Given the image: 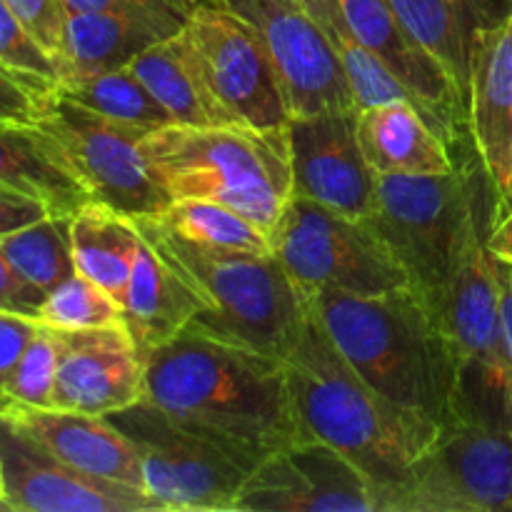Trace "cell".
Listing matches in <instances>:
<instances>
[{
  "label": "cell",
  "instance_id": "30bf717a",
  "mask_svg": "<svg viewBox=\"0 0 512 512\" xmlns=\"http://www.w3.org/2000/svg\"><path fill=\"white\" fill-rule=\"evenodd\" d=\"M53 135L80 183L95 203L110 205L128 218H155L170 205L145 160L140 138L148 128L105 118L53 90L38 120Z\"/></svg>",
  "mask_w": 512,
  "mask_h": 512
},
{
  "label": "cell",
  "instance_id": "d6986e66",
  "mask_svg": "<svg viewBox=\"0 0 512 512\" xmlns=\"http://www.w3.org/2000/svg\"><path fill=\"white\" fill-rule=\"evenodd\" d=\"M33 435L70 468L93 478L113 480L143 490V468L135 445L105 415L70 413L58 408L8 405L0 410ZM145 493V490H143Z\"/></svg>",
  "mask_w": 512,
  "mask_h": 512
},
{
  "label": "cell",
  "instance_id": "9a60e30c",
  "mask_svg": "<svg viewBox=\"0 0 512 512\" xmlns=\"http://www.w3.org/2000/svg\"><path fill=\"white\" fill-rule=\"evenodd\" d=\"M293 195L365 220L375 203V173L358 143V110L290 118Z\"/></svg>",
  "mask_w": 512,
  "mask_h": 512
},
{
  "label": "cell",
  "instance_id": "f546056e",
  "mask_svg": "<svg viewBox=\"0 0 512 512\" xmlns=\"http://www.w3.org/2000/svg\"><path fill=\"white\" fill-rule=\"evenodd\" d=\"M35 320L58 330L108 328L125 323L123 305L80 273L70 275L45 295Z\"/></svg>",
  "mask_w": 512,
  "mask_h": 512
},
{
  "label": "cell",
  "instance_id": "7bdbcfd3",
  "mask_svg": "<svg viewBox=\"0 0 512 512\" xmlns=\"http://www.w3.org/2000/svg\"><path fill=\"white\" fill-rule=\"evenodd\" d=\"M185 3H188L190 8H195V5H200V3H208V0H185Z\"/></svg>",
  "mask_w": 512,
  "mask_h": 512
},
{
  "label": "cell",
  "instance_id": "6da1fadb",
  "mask_svg": "<svg viewBox=\"0 0 512 512\" xmlns=\"http://www.w3.org/2000/svg\"><path fill=\"white\" fill-rule=\"evenodd\" d=\"M143 363L150 403L250 463L300 440L285 363L275 355L183 328Z\"/></svg>",
  "mask_w": 512,
  "mask_h": 512
},
{
  "label": "cell",
  "instance_id": "d590c367",
  "mask_svg": "<svg viewBox=\"0 0 512 512\" xmlns=\"http://www.w3.org/2000/svg\"><path fill=\"white\" fill-rule=\"evenodd\" d=\"M38 325V320L28 318V315L0 310V410L5 408V380H8L10 370L15 368Z\"/></svg>",
  "mask_w": 512,
  "mask_h": 512
},
{
  "label": "cell",
  "instance_id": "8fae6325",
  "mask_svg": "<svg viewBox=\"0 0 512 512\" xmlns=\"http://www.w3.org/2000/svg\"><path fill=\"white\" fill-rule=\"evenodd\" d=\"M243 18L268 50L290 118L355 108L343 63L323 25L293 0H213Z\"/></svg>",
  "mask_w": 512,
  "mask_h": 512
},
{
  "label": "cell",
  "instance_id": "8992f818",
  "mask_svg": "<svg viewBox=\"0 0 512 512\" xmlns=\"http://www.w3.org/2000/svg\"><path fill=\"white\" fill-rule=\"evenodd\" d=\"M365 220L435 310L465 245L480 230L473 175L458 168L443 175H375V203Z\"/></svg>",
  "mask_w": 512,
  "mask_h": 512
},
{
  "label": "cell",
  "instance_id": "ee69618b",
  "mask_svg": "<svg viewBox=\"0 0 512 512\" xmlns=\"http://www.w3.org/2000/svg\"><path fill=\"white\" fill-rule=\"evenodd\" d=\"M293 3H298V5H300V8H308V5H310V3H313V0H293Z\"/></svg>",
  "mask_w": 512,
  "mask_h": 512
},
{
  "label": "cell",
  "instance_id": "4fadbf2b",
  "mask_svg": "<svg viewBox=\"0 0 512 512\" xmlns=\"http://www.w3.org/2000/svg\"><path fill=\"white\" fill-rule=\"evenodd\" d=\"M240 512H378L368 475L333 445L295 440L260 460L240 488Z\"/></svg>",
  "mask_w": 512,
  "mask_h": 512
},
{
  "label": "cell",
  "instance_id": "74e56055",
  "mask_svg": "<svg viewBox=\"0 0 512 512\" xmlns=\"http://www.w3.org/2000/svg\"><path fill=\"white\" fill-rule=\"evenodd\" d=\"M45 215H50L48 205L0 185V238L45 218Z\"/></svg>",
  "mask_w": 512,
  "mask_h": 512
},
{
  "label": "cell",
  "instance_id": "3957f363",
  "mask_svg": "<svg viewBox=\"0 0 512 512\" xmlns=\"http://www.w3.org/2000/svg\"><path fill=\"white\" fill-rule=\"evenodd\" d=\"M360 378L400 408L445 425L463 415L460 365L438 313L413 285L383 295H305Z\"/></svg>",
  "mask_w": 512,
  "mask_h": 512
},
{
  "label": "cell",
  "instance_id": "8d00e7d4",
  "mask_svg": "<svg viewBox=\"0 0 512 512\" xmlns=\"http://www.w3.org/2000/svg\"><path fill=\"white\" fill-rule=\"evenodd\" d=\"M45 293L25 283L13 265L8 263L5 253L0 250V310H10V313L28 315V318H38V310L43 305Z\"/></svg>",
  "mask_w": 512,
  "mask_h": 512
},
{
  "label": "cell",
  "instance_id": "ba28073f",
  "mask_svg": "<svg viewBox=\"0 0 512 512\" xmlns=\"http://www.w3.org/2000/svg\"><path fill=\"white\" fill-rule=\"evenodd\" d=\"M135 445L143 490L160 512L235 510L255 463L228 445L185 428L148 398L105 415Z\"/></svg>",
  "mask_w": 512,
  "mask_h": 512
},
{
  "label": "cell",
  "instance_id": "d4e9b609",
  "mask_svg": "<svg viewBox=\"0 0 512 512\" xmlns=\"http://www.w3.org/2000/svg\"><path fill=\"white\" fill-rule=\"evenodd\" d=\"M70 240L75 270L123 305L125 285L143 240L135 220L90 200L70 215Z\"/></svg>",
  "mask_w": 512,
  "mask_h": 512
},
{
  "label": "cell",
  "instance_id": "e575fe53",
  "mask_svg": "<svg viewBox=\"0 0 512 512\" xmlns=\"http://www.w3.org/2000/svg\"><path fill=\"white\" fill-rule=\"evenodd\" d=\"M68 13H128L170 18L188 23L190 5L185 0H63Z\"/></svg>",
  "mask_w": 512,
  "mask_h": 512
},
{
  "label": "cell",
  "instance_id": "7402d4cb",
  "mask_svg": "<svg viewBox=\"0 0 512 512\" xmlns=\"http://www.w3.org/2000/svg\"><path fill=\"white\" fill-rule=\"evenodd\" d=\"M0 185L40 200L55 215H73L90 203L68 155L40 125L0 120Z\"/></svg>",
  "mask_w": 512,
  "mask_h": 512
},
{
  "label": "cell",
  "instance_id": "60d3db41",
  "mask_svg": "<svg viewBox=\"0 0 512 512\" xmlns=\"http://www.w3.org/2000/svg\"><path fill=\"white\" fill-rule=\"evenodd\" d=\"M510 210H512V183H510L508 193H505V198L500 200V203L493 205V223H495V220L503 218L505 213H510Z\"/></svg>",
  "mask_w": 512,
  "mask_h": 512
},
{
  "label": "cell",
  "instance_id": "cb8c5ba5",
  "mask_svg": "<svg viewBox=\"0 0 512 512\" xmlns=\"http://www.w3.org/2000/svg\"><path fill=\"white\" fill-rule=\"evenodd\" d=\"M128 68L143 80L178 125H228L240 123L235 115L215 98L205 80L200 60L195 55L188 33L178 30L170 38L150 45L135 55Z\"/></svg>",
  "mask_w": 512,
  "mask_h": 512
},
{
  "label": "cell",
  "instance_id": "603a6c76",
  "mask_svg": "<svg viewBox=\"0 0 512 512\" xmlns=\"http://www.w3.org/2000/svg\"><path fill=\"white\" fill-rule=\"evenodd\" d=\"M203 310L193 290L175 275L148 240H140L133 270L123 295L125 328L133 335L140 355L163 345Z\"/></svg>",
  "mask_w": 512,
  "mask_h": 512
},
{
  "label": "cell",
  "instance_id": "ab89813d",
  "mask_svg": "<svg viewBox=\"0 0 512 512\" xmlns=\"http://www.w3.org/2000/svg\"><path fill=\"white\" fill-rule=\"evenodd\" d=\"M488 250L495 258L512 265V210L505 213L500 220H495V223H490Z\"/></svg>",
  "mask_w": 512,
  "mask_h": 512
},
{
  "label": "cell",
  "instance_id": "277c9868",
  "mask_svg": "<svg viewBox=\"0 0 512 512\" xmlns=\"http://www.w3.org/2000/svg\"><path fill=\"white\" fill-rule=\"evenodd\" d=\"M150 173L175 198L215 200L273 233L293 198L288 125H178L140 138Z\"/></svg>",
  "mask_w": 512,
  "mask_h": 512
},
{
  "label": "cell",
  "instance_id": "d6a6232c",
  "mask_svg": "<svg viewBox=\"0 0 512 512\" xmlns=\"http://www.w3.org/2000/svg\"><path fill=\"white\" fill-rule=\"evenodd\" d=\"M0 63L58 85V65L38 45V40L15 18L5 0H0Z\"/></svg>",
  "mask_w": 512,
  "mask_h": 512
},
{
  "label": "cell",
  "instance_id": "f35d334b",
  "mask_svg": "<svg viewBox=\"0 0 512 512\" xmlns=\"http://www.w3.org/2000/svg\"><path fill=\"white\" fill-rule=\"evenodd\" d=\"M495 258V255H493ZM495 275H498V315H500V343H503L505 363L512 373V265L495 258Z\"/></svg>",
  "mask_w": 512,
  "mask_h": 512
},
{
  "label": "cell",
  "instance_id": "ac0fdd59",
  "mask_svg": "<svg viewBox=\"0 0 512 512\" xmlns=\"http://www.w3.org/2000/svg\"><path fill=\"white\" fill-rule=\"evenodd\" d=\"M355 38L378 55L390 73L418 98L425 118L445 140H455V120L468 123V103L443 68L410 40L388 0H340Z\"/></svg>",
  "mask_w": 512,
  "mask_h": 512
},
{
  "label": "cell",
  "instance_id": "7a4b0ae2",
  "mask_svg": "<svg viewBox=\"0 0 512 512\" xmlns=\"http://www.w3.org/2000/svg\"><path fill=\"white\" fill-rule=\"evenodd\" d=\"M300 440H320L353 460L380 495L398 485L443 425L390 403L345 360L313 310L283 358Z\"/></svg>",
  "mask_w": 512,
  "mask_h": 512
},
{
  "label": "cell",
  "instance_id": "836d02e7",
  "mask_svg": "<svg viewBox=\"0 0 512 512\" xmlns=\"http://www.w3.org/2000/svg\"><path fill=\"white\" fill-rule=\"evenodd\" d=\"M5 3L58 65L60 53H63L65 23H68V8L63 0H5Z\"/></svg>",
  "mask_w": 512,
  "mask_h": 512
},
{
  "label": "cell",
  "instance_id": "4316f807",
  "mask_svg": "<svg viewBox=\"0 0 512 512\" xmlns=\"http://www.w3.org/2000/svg\"><path fill=\"white\" fill-rule=\"evenodd\" d=\"M170 230L190 243L215 253L270 255V235L238 210L215 200L175 198L163 215H158Z\"/></svg>",
  "mask_w": 512,
  "mask_h": 512
},
{
  "label": "cell",
  "instance_id": "1f68e13d",
  "mask_svg": "<svg viewBox=\"0 0 512 512\" xmlns=\"http://www.w3.org/2000/svg\"><path fill=\"white\" fill-rule=\"evenodd\" d=\"M58 85L0 63V120L38 125L45 103Z\"/></svg>",
  "mask_w": 512,
  "mask_h": 512
},
{
  "label": "cell",
  "instance_id": "ffe728a7",
  "mask_svg": "<svg viewBox=\"0 0 512 512\" xmlns=\"http://www.w3.org/2000/svg\"><path fill=\"white\" fill-rule=\"evenodd\" d=\"M358 143L375 175H443L455 168L448 140L408 100L360 108Z\"/></svg>",
  "mask_w": 512,
  "mask_h": 512
},
{
  "label": "cell",
  "instance_id": "7c38bea8",
  "mask_svg": "<svg viewBox=\"0 0 512 512\" xmlns=\"http://www.w3.org/2000/svg\"><path fill=\"white\" fill-rule=\"evenodd\" d=\"M185 33L210 90L235 120L263 130L290 123L273 60L243 18L208 0L190 10Z\"/></svg>",
  "mask_w": 512,
  "mask_h": 512
},
{
  "label": "cell",
  "instance_id": "52a82bcc",
  "mask_svg": "<svg viewBox=\"0 0 512 512\" xmlns=\"http://www.w3.org/2000/svg\"><path fill=\"white\" fill-rule=\"evenodd\" d=\"M273 255L303 295H383L410 278L368 220L293 195L270 233Z\"/></svg>",
  "mask_w": 512,
  "mask_h": 512
},
{
  "label": "cell",
  "instance_id": "5b68a950",
  "mask_svg": "<svg viewBox=\"0 0 512 512\" xmlns=\"http://www.w3.org/2000/svg\"><path fill=\"white\" fill-rule=\"evenodd\" d=\"M135 225L203 305L190 330L280 360L290 353L303 333L308 300L273 253L205 250L180 238L158 215L138 218Z\"/></svg>",
  "mask_w": 512,
  "mask_h": 512
},
{
  "label": "cell",
  "instance_id": "9c48e42d",
  "mask_svg": "<svg viewBox=\"0 0 512 512\" xmlns=\"http://www.w3.org/2000/svg\"><path fill=\"white\" fill-rule=\"evenodd\" d=\"M512 508V430L458 415L380 495L378 512H498Z\"/></svg>",
  "mask_w": 512,
  "mask_h": 512
},
{
  "label": "cell",
  "instance_id": "5bb4252c",
  "mask_svg": "<svg viewBox=\"0 0 512 512\" xmlns=\"http://www.w3.org/2000/svg\"><path fill=\"white\" fill-rule=\"evenodd\" d=\"M0 510L23 512H160L138 488L93 478L55 458L45 445L0 413Z\"/></svg>",
  "mask_w": 512,
  "mask_h": 512
},
{
  "label": "cell",
  "instance_id": "484cf974",
  "mask_svg": "<svg viewBox=\"0 0 512 512\" xmlns=\"http://www.w3.org/2000/svg\"><path fill=\"white\" fill-rule=\"evenodd\" d=\"M388 3L410 40L418 43L448 73L468 103L470 43L475 28L493 18H478V13H473L478 8L475 0H388Z\"/></svg>",
  "mask_w": 512,
  "mask_h": 512
},
{
  "label": "cell",
  "instance_id": "83f0119b",
  "mask_svg": "<svg viewBox=\"0 0 512 512\" xmlns=\"http://www.w3.org/2000/svg\"><path fill=\"white\" fill-rule=\"evenodd\" d=\"M0 250L25 283L43 290L45 295L78 273L70 240V215L50 213L15 233L3 235Z\"/></svg>",
  "mask_w": 512,
  "mask_h": 512
},
{
  "label": "cell",
  "instance_id": "f1b7e54d",
  "mask_svg": "<svg viewBox=\"0 0 512 512\" xmlns=\"http://www.w3.org/2000/svg\"><path fill=\"white\" fill-rule=\"evenodd\" d=\"M58 93L120 123L140 125L148 130L173 123L168 110L155 100V95L145 88L143 80L128 65L65 80V83H58Z\"/></svg>",
  "mask_w": 512,
  "mask_h": 512
},
{
  "label": "cell",
  "instance_id": "f6af8a7d",
  "mask_svg": "<svg viewBox=\"0 0 512 512\" xmlns=\"http://www.w3.org/2000/svg\"><path fill=\"white\" fill-rule=\"evenodd\" d=\"M510 510H512V508H510Z\"/></svg>",
  "mask_w": 512,
  "mask_h": 512
},
{
  "label": "cell",
  "instance_id": "2e32d148",
  "mask_svg": "<svg viewBox=\"0 0 512 512\" xmlns=\"http://www.w3.org/2000/svg\"><path fill=\"white\" fill-rule=\"evenodd\" d=\"M53 330L58 348L53 408L110 415L145 398V363L123 325Z\"/></svg>",
  "mask_w": 512,
  "mask_h": 512
},
{
  "label": "cell",
  "instance_id": "4dcf8cb0",
  "mask_svg": "<svg viewBox=\"0 0 512 512\" xmlns=\"http://www.w3.org/2000/svg\"><path fill=\"white\" fill-rule=\"evenodd\" d=\"M55 373H58V348H55L53 330L48 325H38L5 380V408L8 405L53 408Z\"/></svg>",
  "mask_w": 512,
  "mask_h": 512
},
{
  "label": "cell",
  "instance_id": "e0dca14e",
  "mask_svg": "<svg viewBox=\"0 0 512 512\" xmlns=\"http://www.w3.org/2000/svg\"><path fill=\"white\" fill-rule=\"evenodd\" d=\"M468 130L495 203H500L512 183V5L473 33Z\"/></svg>",
  "mask_w": 512,
  "mask_h": 512
},
{
  "label": "cell",
  "instance_id": "44dd1931",
  "mask_svg": "<svg viewBox=\"0 0 512 512\" xmlns=\"http://www.w3.org/2000/svg\"><path fill=\"white\" fill-rule=\"evenodd\" d=\"M183 20L128 13H68L58 83L123 68L150 45L183 30Z\"/></svg>",
  "mask_w": 512,
  "mask_h": 512
},
{
  "label": "cell",
  "instance_id": "b9f144b4",
  "mask_svg": "<svg viewBox=\"0 0 512 512\" xmlns=\"http://www.w3.org/2000/svg\"><path fill=\"white\" fill-rule=\"evenodd\" d=\"M5 498V480H3V463H0V503Z\"/></svg>",
  "mask_w": 512,
  "mask_h": 512
}]
</instances>
